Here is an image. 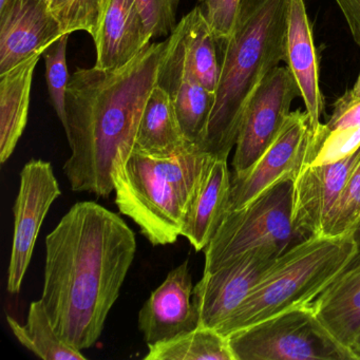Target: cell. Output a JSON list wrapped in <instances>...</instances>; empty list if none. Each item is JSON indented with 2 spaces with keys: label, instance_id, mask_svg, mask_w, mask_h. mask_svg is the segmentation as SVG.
Masks as SVG:
<instances>
[{
  "label": "cell",
  "instance_id": "30",
  "mask_svg": "<svg viewBox=\"0 0 360 360\" xmlns=\"http://www.w3.org/2000/svg\"><path fill=\"white\" fill-rule=\"evenodd\" d=\"M323 127L328 131L360 128V72L353 87L336 101Z\"/></svg>",
  "mask_w": 360,
  "mask_h": 360
},
{
  "label": "cell",
  "instance_id": "23",
  "mask_svg": "<svg viewBox=\"0 0 360 360\" xmlns=\"http://www.w3.org/2000/svg\"><path fill=\"white\" fill-rule=\"evenodd\" d=\"M145 360H236L229 338L198 326L178 336L148 345Z\"/></svg>",
  "mask_w": 360,
  "mask_h": 360
},
{
  "label": "cell",
  "instance_id": "35",
  "mask_svg": "<svg viewBox=\"0 0 360 360\" xmlns=\"http://www.w3.org/2000/svg\"><path fill=\"white\" fill-rule=\"evenodd\" d=\"M6 3V0H0V6H3Z\"/></svg>",
  "mask_w": 360,
  "mask_h": 360
},
{
  "label": "cell",
  "instance_id": "5",
  "mask_svg": "<svg viewBox=\"0 0 360 360\" xmlns=\"http://www.w3.org/2000/svg\"><path fill=\"white\" fill-rule=\"evenodd\" d=\"M357 252L352 233L313 235L280 255L218 333L229 337L295 307L311 305Z\"/></svg>",
  "mask_w": 360,
  "mask_h": 360
},
{
  "label": "cell",
  "instance_id": "34",
  "mask_svg": "<svg viewBox=\"0 0 360 360\" xmlns=\"http://www.w3.org/2000/svg\"><path fill=\"white\" fill-rule=\"evenodd\" d=\"M111 0H105V3H106L107 8H108L109 4H110Z\"/></svg>",
  "mask_w": 360,
  "mask_h": 360
},
{
  "label": "cell",
  "instance_id": "15",
  "mask_svg": "<svg viewBox=\"0 0 360 360\" xmlns=\"http://www.w3.org/2000/svg\"><path fill=\"white\" fill-rule=\"evenodd\" d=\"M360 160V148L330 164L309 165L294 182L292 223L307 236L321 235L324 222Z\"/></svg>",
  "mask_w": 360,
  "mask_h": 360
},
{
  "label": "cell",
  "instance_id": "20",
  "mask_svg": "<svg viewBox=\"0 0 360 360\" xmlns=\"http://www.w3.org/2000/svg\"><path fill=\"white\" fill-rule=\"evenodd\" d=\"M41 54H35L0 75V162L6 163L15 150L28 122L31 87Z\"/></svg>",
  "mask_w": 360,
  "mask_h": 360
},
{
  "label": "cell",
  "instance_id": "10",
  "mask_svg": "<svg viewBox=\"0 0 360 360\" xmlns=\"http://www.w3.org/2000/svg\"><path fill=\"white\" fill-rule=\"evenodd\" d=\"M62 195L51 163L30 160L20 172V191L14 204V235L8 271V290L18 294L32 259L44 220Z\"/></svg>",
  "mask_w": 360,
  "mask_h": 360
},
{
  "label": "cell",
  "instance_id": "4",
  "mask_svg": "<svg viewBox=\"0 0 360 360\" xmlns=\"http://www.w3.org/2000/svg\"><path fill=\"white\" fill-rule=\"evenodd\" d=\"M214 159L198 146L174 157H155L134 147L113 165L115 204L153 245L174 243Z\"/></svg>",
  "mask_w": 360,
  "mask_h": 360
},
{
  "label": "cell",
  "instance_id": "18",
  "mask_svg": "<svg viewBox=\"0 0 360 360\" xmlns=\"http://www.w3.org/2000/svg\"><path fill=\"white\" fill-rule=\"evenodd\" d=\"M330 334L345 347L360 335V250L311 303Z\"/></svg>",
  "mask_w": 360,
  "mask_h": 360
},
{
  "label": "cell",
  "instance_id": "32",
  "mask_svg": "<svg viewBox=\"0 0 360 360\" xmlns=\"http://www.w3.org/2000/svg\"><path fill=\"white\" fill-rule=\"evenodd\" d=\"M351 233L353 235L354 241H355L356 245H357V250H360V216L357 221H356L355 224H354Z\"/></svg>",
  "mask_w": 360,
  "mask_h": 360
},
{
  "label": "cell",
  "instance_id": "2",
  "mask_svg": "<svg viewBox=\"0 0 360 360\" xmlns=\"http://www.w3.org/2000/svg\"><path fill=\"white\" fill-rule=\"evenodd\" d=\"M166 41L147 46L121 68L79 69L67 89V127L71 155L64 172L71 188L108 197L115 191L112 169L136 144L145 105L159 81L167 56Z\"/></svg>",
  "mask_w": 360,
  "mask_h": 360
},
{
  "label": "cell",
  "instance_id": "1",
  "mask_svg": "<svg viewBox=\"0 0 360 360\" xmlns=\"http://www.w3.org/2000/svg\"><path fill=\"white\" fill-rule=\"evenodd\" d=\"M136 252L134 231L96 202L75 204L47 236L41 300L67 345H96Z\"/></svg>",
  "mask_w": 360,
  "mask_h": 360
},
{
  "label": "cell",
  "instance_id": "11",
  "mask_svg": "<svg viewBox=\"0 0 360 360\" xmlns=\"http://www.w3.org/2000/svg\"><path fill=\"white\" fill-rule=\"evenodd\" d=\"M280 255L274 248L250 250L212 273H203L193 292L199 326L218 332Z\"/></svg>",
  "mask_w": 360,
  "mask_h": 360
},
{
  "label": "cell",
  "instance_id": "7",
  "mask_svg": "<svg viewBox=\"0 0 360 360\" xmlns=\"http://www.w3.org/2000/svg\"><path fill=\"white\" fill-rule=\"evenodd\" d=\"M236 360H359L311 305L295 307L229 335Z\"/></svg>",
  "mask_w": 360,
  "mask_h": 360
},
{
  "label": "cell",
  "instance_id": "14",
  "mask_svg": "<svg viewBox=\"0 0 360 360\" xmlns=\"http://www.w3.org/2000/svg\"><path fill=\"white\" fill-rule=\"evenodd\" d=\"M189 261L169 271L163 283L151 292L139 314V328L147 345L178 336L199 326L193 300Z\"/></svg>",
  "mask_w": 360,
  "mask_h": 360
},
{
  "label": "cell",
  "instance_id": "26",
  "mask_svg": "<svg viewBox=\"0 0 360 360\" xmlns=\"http://www.w3.org/2000/svg\"><path fill=\"white\" fill-rule=\"evenodd\" d=\"M70 34H64L44 53L46 63V79L52 106L62 123L67 127L66 98L69 77L67 67V47Z\"/></svg>",
  "mask_w": 360,
  "mask_h": 360
},
{
  "label": "cell",
  "instance_id": "9",
  "mask_svg": "<svg viewBox=\"0 0 360 360\" xmlns=\"http://www.w3.org/2000/svg\"><path fill=\"white\" fill-rule=\"evenodd\" d=\"M298 96V86L288 67H276L267 75L244 112L235 146L233 174L245 172L269 148Z\"/></svg>",
  "mask_w": 360,
  "mask_h": 360
},
{
  "label": "cell",
  "instance_id": "6",
  "mask_svg": "<svg viewBox=\"0 0 360 360\" xmlns=\"http://www.w3.org/2000/svg\"><path fill=\"white\" fill-rule=\"evenodd\" d=\"M294 182L285 179L224 217L206 246L204 273H212L250 250L274 248L281 254L311 236L292 223Z\"/></svg>",
  "mask_w": 360,
  "mask_h": 360
},
{
  "label": "cell",
  "instance_id": "21",
  "mask_svg": "<svg viewBox=\"0 0 360 360\" xmlns=\"http://www.w3.org/2000/svg\"><path fill=\"white\" fill-rule=\"evenodd\" d=\"M193 146L185 138L172 98L157 84L145 105L134 148L155 157H174Z\"/></svg>",
  "mask_w": 360,
  "mask_h": 360
},
{
  "label": "cell",
  "instance_id": "31",
  "mask_svg": "<svg viewBox=\"0 0 360 360\" xmlns=\"http://www.w3.org/2000/svg\"><path fill=\"white\" fill-rule=\"evenodd\" d=\"M354 41L360 47V0H336Z\"/></svg>",
  "mask_w": 360,
  "mask_h": 360
},
{
  "label": "cell",
  "instance_id": "17",
  "mask_svg": "<svg viewBox=\"0 0 360 360\" xmlns=\"http://www.w3.org/2000/svg\"><path fill=\"white\" fill-rule=\"evenodd\" d=\"M150 41L136 0H111L94 41L96 67L109 70L121 68L150 45Z\"/></svg>",
  "mask_w": 360,
  "mask_h": 360
},
{
  "label": "cell",
  "instance_id": "24",
  "mask_svg": "<svg viewBox=\"0 0 360 360\" xmlns=\"http://www.w3.org/2000/svg\"><path fill=\"white\" fill-rule=\"evenodd\" d=\"M8 324L20 345L45 360H86L81 349L67 345L56 334L43 300L33 301L29 307L28 319L25 326L11 316Z\"/></svg>",
  "mask_w": 360,
  "mask_h": 360
},
{
  "label": "cell",
  "instance_id": "33",
  "mask_svg": "<svg viewBox=\"0 0 360 360\" xmlns=\"http://www.w3.org/2000/svg\"><path fill=\"white\" fill-rule=\"evenodd\" d=\"M352 349H353L354 353L357 355L358 359L360 360V335L357 337V339H356L354 345H352Z\"/></svg>",
  "mask_w": 360,
  "mask_h": 360
},
{
  "label": "cell",
  "instance_id": "16",
  "mask_svg": "<svg viewBox=\"0 0 360 360\" xmlns=\"http://www.w3.org/2000/svg\"><path fill=\"white\" fill-rule=\"evenodd\" d=\"M285 63L298 86L311 131H316L322 124L324 101L319 86L317 50L304 0H290Z\"/></svg>",
  "mask_w": 360,
  "mask_h": 360
},
{
  "label": "cell",
  "instance_id": "19",
  "mask_svg": "<svg viewBox=\"0 0 360 360\" xmlns=\"http://www.w3.org/2000/svg\"><path fill=\"white\" fill-rule=\"evenodd\" d=\"M231 191V174L227 159L214 158L202 179L181 233L195 252L205 250L216 235L229 212Z\"/></svg>",
  "mask_w": 360,
  "mask_h": 360
},
{
  "label": "cell",
  "instance_id": "3",
  "mask_svg": "<svg viewBox=\"0 0 360 360\" xmlns=\"http://www.w3.org/2000/svg\"><path fill=\"white\" fill-rule=\"evenodd\" d=\"M290 0H242L222 43L220 75L202 150L227 159L246 107L269 72L285 62Z\"/></svg>",
  "mask_w": 360,
  "mask_h": 360
},
{
  "label": "cell",
  "instance_id": "28",
  "mask_svg": "<svg viewBox=\"0 0 360 360\" xmlns=\"http://www.w3.org/2000/svg\"><path fill=\"white\" fill-rule=\"evenodd\" d=\"M151 39L172 34L180 0H136Z\"/></svg>",
  "mask_w": 360,
  "mask_h": 360
},
{
  "label": "cell",
  "instance_id": "8",
  "mask_svg": "<svg viewBox=\"0 0 360 360\" xmlns=\"http://www.w3.org/2000/svg\"><path fill=\"white\" fill-rule=\"evenodd\" d=\"M311 140L307 111H290L263 155L245 172L231 174L229 212L243 207L279 181H296L311 164Z\"/></svg>",
  "mask_w": 360,
  "mask_h": 360
},
{
  "label": "cell",
  "instance_id": "25",
  "mask_svg": "<svg viewBox=\"0 0 360 360\" xmlns=\"http://www.w3.org/2000/svg\"><path fill=\"white\" fill-rule=\"evenodd\" d=\"M64 34L85 31L96 41L107 11L105 0H47Z\"/></svg>",
  "mask_w": 360,
  "mask_h": 360
},
{
  "label": "cell",
  "instance_id": "22",
  "mask_svg": "<svg viewBox=\"0 0 360 360\" xmlns=\"http://www.w3.org/2000/svg\"><path fill=\"white\" fill-rule=\"evenodd\" d=\"M187 66L205 89L216 94L220 64L217 41L201 7L198 6L179 22Z\"/></svg>",
  "mask_w": 360,
  "mask_h": 360
},
{
  "label": "cell",
  "instance_id": "27",
  "mask_svg": "<svg viewBox=\"0 0 360 360\" xmlns=\"http://www.w3.org/2000/svg\"><path fill=\"white\" fill-rule=\"evenodd\" d=\"M360 216V160L323 224L321 235L351 233Z\"/></svg>",
  "mask_w": 360,
  "mask_h": 360
},
{
  "label": "cell",
  "instance_id": "29",
  "mask_svg": "<svg viewBox=\"0 0 360 360\" xmlns=\"http://www.w3.org/2000/svg\"><path fill=\"white\" fill-rule=\"evenodd\" d=\"M242 0H200L202 11L216 37L224 41L231 35Z\"/></svg>",
  "mask_w": 360,
  "mask_h": 360
},
{
  "label": "cell",
  "instance_id": "13",
  "mask_svg": "<svg viewBox=\"0 0 360 360\" xmlns=\"http://www.w3.org/2000/svg\"><path fill=\"white\" fill-rule=\"evenodd\" d=\"M170 39L158 84L172 98L185 138L202 149L214 108V94L203 87L187 66L180 25H176Z\"/></svg>",
  "mask_w": 360,
  "mask_h": 360
},
{
  "label": "cell",
  "instance_id": "12",
  "mask_svg": "<svg viewBox=\"0 0 360 360\" xmlns=\"http://www.w3.org/2000/svg\"><path fill=\"white\" fill-rule=\"evenodd\" d=\"M63 35L47 0H6L0 6V75L44 56Z\"/></svg>",
  "mask_w": 360,
  "mask_h": 360
}]
</instances>
